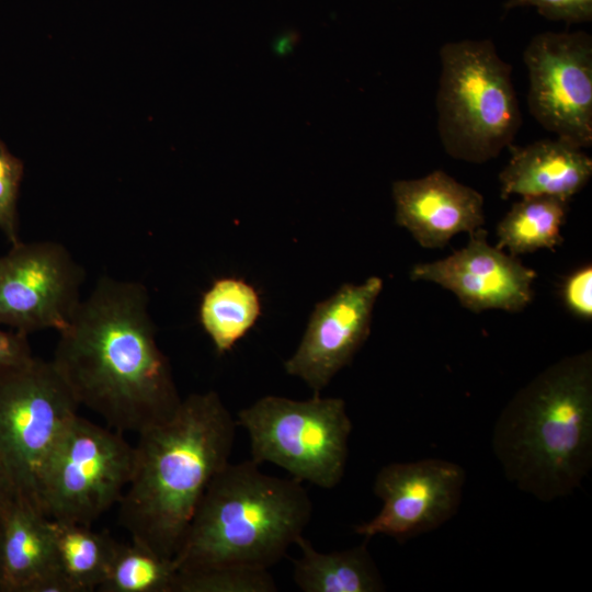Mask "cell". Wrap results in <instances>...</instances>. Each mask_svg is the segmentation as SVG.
I'll return each instance as SVG.
<instances>
[{
  "label": "cell",
  "mask_w": 592,
  "mask_h": 592,
  "mask_svg": "<svg viewBox=\"0 0 592 592\" xmlns=\"http://www.w3.org/2000/svg\"><path fill=\"white\" fill-rule=\"evenodd\" d=\"M148 305L140 283L101 277L59 331L50 360L79 406L119 433L167 420L182 400Z\"/></svg>",
  "instance_id": "obj_1"
},
{
  "label": "cell",
  "mask_w": 592,
  "mask_h": 592,
  "mask_svg": "<svg viewBox=\"0 0 592 592\" xmlns=\"http://www.w3.org/2000/svg\"><path fill=\"white\" fill-rule=\"evenodd\" d=\"M237 428L209 390L189 395L170 418L138 434L117 503L132 542L173 559L209 482L230 462Z\"/></svg>",
  "instance_id": "obj_2"
},
{
  "label": "cell",
  "mask_w": 592,
  "mask_h": 592,
  "mask_svg": "<svg viewBox=\"0 0 592 592\" xmlns=\"http://www.w3.org/2000/svg\"><path fill=\"white\" fill-rule=\"evenodd\" d=\"M492 451L508 480L543 502L579 488L592 466V352L562 357L503 408Z\"/></svg>",
  "instance_id": "obj_3"
},
{
  "label": "cell",
  "mask_w": 592,
  "mask_h": 592,
  "mask_svg": "<svg viewBox=\"0 0 592 592\" xmlns=\"http://www.w3.org/2000/svg\"><path fill=\"white\" fill-rule=\"evenodd\" d=\"M259 466L229 462L212 479L172 559L177 572L270 570L304 535L312 503L303 482L266 475Z\"/></svg>",
  "instance_id": "obj_4"
},
{
  "label": "cell",
  "mask_w": 592,
  "mask_h": 592,
  "mask_svg": "<svg viewBox=\"0 0 592 592\" xmlns=\"http://www.w3.org/2000/svg\"><path fill=\"white\" fill-rule=\"evenodd\" d=\"M439 57L435 104L445 152L470 163L497 158L522 126L512 66L489 38L447 42Z\"/></svg>",
  "instance_id": "obj_5"
},
{
  "label": "cell",
  "mask_w": 592,
  "mask_h": 592,
  "mask_svg": "<svg viewBox=\"0 0 592 592\" xmlns=\"http://www.w3.org/2000/svg\"><path fill=\"white\" fill-rule=\"evenodd\" d=\"M236 422L247 431L250 459L258 465L271 463L292 478L322 489L341 482L352 432L343 399L269 395L241 409Z\"/></svg>",
  "instance_id": "obj_6"
},
{
  "label": "cell",
  "mask_w": 592,
  "mask_h": 592,
  "mask_svg": "<svg viewBox=\"0 0 592 592\" xmlns=\"http://www.w3.org/2000/svg\"><path fill=\"white\" fill-rule=\"evenodd\" d=\"M79 407L52 361L34 356L0 371V459L37 508L43 469Z\"/></svg>",
  "instance_id": "obj_7"
},
{
  "label": "cell",
  "mask_w": 592,
  "mask_h": 592,
  "mask_svg": "<svg viewBox=\"0 0 592 592\" xmlns=\"http://www.w3.org/2000/svg\"><path fill=\"white\" fill-rule=\"evenodd\" d=\"M133 466L134 446L123 433L78 414L43 469L38 508L49 519L91 526L117 505Z\"/></svg>",
  "instance_id": "obj_8"
},
{
  "label": "cell",
  "mask_w": 592,
  "mask_h": 592,
  "mask_svg": "<svg viewBox=\"0 0 592 592\" xmlns=\"http://www.w3.org/2000/svg\"><path fill=\"white\" fill-rule=\"evenodd\" d=\"M527 105L546 130L579 148L592 146V36L543 32L523 52Z\"/></svg>",
  "instance_id": "obj_9"
},
{
  "label": "cell",
  "mask_w": 592,
  "mask_h": 592,
  "mask_svg": "<svg viewBox=\"0 0 592 592\" xmlns=\"http://www.w3.org/2000/svg\"><path fill=\"white\" fill-rule=\"evenodd\" d=\"M83 281V269L62 244H13L0 257V326L26 335L61 331L81 300Z\"/></svg>",
  "instance_id": "obj_10"
},
{
  "label": "cell",
  "mask_w": 592,
  "mask_h": 592,
  "mask_svg": "<svg viewBox=\"0 0 592 592\" xmlns=\"http://www.w3.org/2000/svg\"><path fill=\"white\" fill-rule=\"evenodd\" d=\"M465 478L458 464L439 458L385 465L373 486L383 506L354 531L364 538L384 535L399 543L431 532L456 514Z\"/></svg>",
  "instance_id": "obj_11"
},
{
  "label": "cell",
  "mask_w": 592,
  "mask_h": 592,
  "mask_svg": "<svg viewBox=\"0 0 592 592\" xmlns=\"http://www.w3.org/2000/svg\"><path fill=\"white\" fill-rule=\"evenodd\" d=\"M382 289V278L372 276L362 284H343L318 303L298 348L284 363L286 373L320 394L369 335L373 309Z\"/></svg>",
  "instance_id": "obj_12"
},
{
  "label": "cell",
  "mask_w": 592,
  "mask_h": 592,
  "mask_svg": "<svg viewBox=\"0 0 592 592\" xmlns=\"http://www.w3.org/2000/svg\"><path fill=\"white\" fill-rule=\"evenodd\" d=\"M483 227L469 234L466 247L434 262L415 264L411 280L428 281L451 291L473 312L500 309L523 310L533 298L537 274L517 257L504 253L487 241Z\"/></svg>",
  "instance_id": "obj_13"
},
{
  "label": "cell",
  "mask_w": 592,
  "mask_h": 592,
  "mask_svg": "<svg viewBox=\"0 0 592 592\" xmlns=\"http://www.w3.org/2000/svg\"><path fill=\"white\" fill-rule=\"evenodd\" d=\"M391 193L397 225L423 248H443L455 235L485 225L483 196L443 170L395 181Z\"/></svg>",
  "instance_id": "obj_14"
},
{
  "label": "cell",
  "mask_w": 592,
  "mask_h": 592,
  "mask_svg": "<svg viewBox=\"0 0 592 592\" xmlns=\"http://www.w3.org/2000/svg\"><path fill=\"white\" fill-rule=\"evenodd\" d=\"M1 592H73L60 572L50 520L22 496L0 514Z\"/></svg>",
  "instance_id": "obj_15"
},
{
  "label": "cell",
  "mask_w": 592,
  "mask_h": 592,
  "mask_svg": "<svg viewBox=\"0 0 592 592\" xmlns=\"http://www.w3.org/2000/svg\"><path fill=\"white\" fill-rule=\"evenodd\" d=\"M499 173L500 195L555 196L570 201L592 177V159L582 148L555 137L525 146L511 145Z\"/></svg>",
  "instance_id": "obj_16"
},
{
  "label": "cell",
  "mask_w": 592,
  "mask_h": 592,
  "mask_svg": "<svg viewBox=\"0 0 592 592\" xmlns=\"http://www.w3.org/2000/svg\"><path fill=\"white\" fill-rule=\"evenodd\" d=\"M361 545L330 553L317 550L304 535L296 545L300 549L293 560V580L304 592H379L383 578L367 548Z\"/></svg>",
  "instance_id": "obj_17"
},
{
  "label": "cell",
  "mask_w": 592,
  "mask_h": 592,
  "mask_svg": "<svg viewBox=\"0 0 592 592\" xmlns=\"http://www.w3.org/2000/svg\"><path fill=\"white\" fill-rule=\"evenodd\" d=\"M261 311L260 295L252 285L223 277L203 294L198 318L216 352L225 354L255 325Z\"/></svg>",
  "instance_id": "obj_18"
},
{
  "label": "cell",
  "mask_w": 592,
  "mask_h": 592,
  "mask_svg": "<svg viewBox=\"0 0 592 592\" xmlns=\"http://www.w3.org/2000/svg\"><path fill=\"white\" fill-rule=\"evenodd\" d=\"M568 212L569 201L545 195L523 196L499 221L496 247L508 249L513 257L539 249L555 251L563 242L561 228Z\"/></svg>",
  "instance_id": "obj_19"
},
{
  "label": "cell",
  "mask_w": 592,
  "mask_h": 592,
  "mask_svg": "<svg viewBox=\"0 0 592 592\" xmlns=\"http://www.w3.org/2000/svg\"><path fill=\"white\" fill-rule=\"evenodd\" d=\"M49 520L57 565L73 592L98 590L117 542L87 525Z\"/></svg>",
  "instance_id": "obj_20"
},
{
  "label": "cell",
  "mask_w": 592,
  "mask_h": 592,
  "mask_svg": "<svg viewBox=\"0 0 592 592\" xmlns=\"http://www.w3.org/2000/svg\"><path fill=\"white\" fill-rule=\"evenodd\" d=\"M177 570L172 560L161 558L134 542L117 543L100 592H173Z\"/></svg>",
  "instance_id": "obj_21"
},
{
  "label": "cell",
  "mask_w": 592,
  "mask_h": 592,
  "mask_svg": "<svg viewBox=\"0 0 592 592\" xmlns=\"http://www.w3.org/2000/svg\"><path fill=\"white\" fill-rule=\"evenodd\" d=\"M267 569L225 566L177 572L173 592H275Z\"/></svg>",
  "instance_id": "obj_22"
},
{
  "label": "cell",
  "mask_w": 592,
  "mask_h": 592,
  "mask_svg": "<svg viewBox=\"0 0 592 592\" xmlns=\"http://www.w3.org/2000/svg\"><path fill=\"white\" fill-rule=\"evenodd\" d=\"M23 172L22 160L0 139V230L12 246L21 241L18 198Z\"/></svg>",
  "instance_id": "obj_23"
},
{
  "label": "cell",
  "mask_w": 592,
  "mask_h": 592,
  "mask_svg": "<svg viewBox=\"0 0 592 592\" xmlns=\"http://www.w3.org/2000/svg\"><path fill=\"white\" fill-rule=\"evenodd\" d=\"M533 7L547 20L567 24L592 21V0H506L505 10Z\"/></svg>",
  "instance_id": "obj_24"
},
{
  "label": "cell",
  "mask_w": 592,
  "mask_h": 592,
  "mask_svg": "<svg viewBox=\"0 0 592 592\" xmlns=\"http://www.w3.org/2000/svg\"><path fill=\"white\" fill-rule=\"evenodd\" d=\"M561 296L568 310L583 319L592 318V266L585 264L566 277Z\"/></svg>",
  "instance_id": "obj_25"
},
{
  "label": "cell",
  "mask_w": 592,
  "mask_h": 592,
  "mask_svg": "<svg viewBox=\"0 0 592 592\" xmlns=\"http://www.w3.org/2000/svg\"><path fill=\"white\" fill-rule=\"evenodd\" d=\"M33 357L26 334L0 328V371L21 365Z\"/></svg>",
  "instance_id": "obj_26"
},
{
  "label": "cell",
  "mask_w": 592,
  "mask_h": 592,
  "mask_svg": "<svg viewBox=\"0 0 592 592\" xmlns=\"http://www.w3.org/2000/svg\"><path fill=\"white\" fill-rule=\"evenodd\" d=\"M20 493L7 469L0 459V514Z\"/></svg>",
  "instance_id": "obj_27"
},
{
  "label": "cell",
  "mask_w": 592,
  "mask_h": 592,
  "mask_svg": "<svg viewBox=\"0 0 592 592\" xmlns=\"http://www.w3.org/2000/svg\"><path fill=\"white\" fill-rule=\"evenodd\" d=\"M296 35L294 33H287L277 41L275 48L280 54L286 53L293 47Z\"/></svg>",
  "instance_id": "obj_28"
},
{
  "label": "cell",
  "mask_w": 592,
  "mask_h": 592,
  "mask_svg": "<svg viewBox=\"0 0 592 592\" xmlns=\"http://www.w3.org/2000/svg\"><path fill=\"white\" fill-rule=\"evenodd\" d=\"M0 581H1V565H0ZM0 592H1V583H0Z\"/></svg>",
  "instance_id": "obj_29"
}]
</instances>
